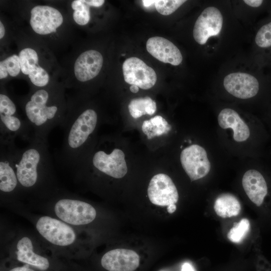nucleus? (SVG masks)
<instances>
[{"label": "nucleus", "mask_w": 271, "mask_h": 271, "mask_svg": "<svg viewBox=\"0 0 271 271\" xmlns=\"http://www.w3.org/2000/svg\"><path fill=\"white\" fill-rule=\"evenodd\" d=\"M242 184L251 201L258 207L262 206L269 194L268 184L264 175L258 170H249L243 175Z\"/></svg>", "instance_id": "nucleus-17"}, {"label": "nucleus", "mask_w": 271, "mask_h": 271, "mask_svg": "<svg viewBox=\"0 0 271 271\" xmlns=\"http://www.w3.org/2000/svg\"><path fill=\"white\" fill-rule=\"evenodd\" d=\"M9 271H35L34 269L30 267V265L27 264L21 266H18L11 269Z\"/></svg>", "instance_id": "nucleus-33"}, {"label": "nucleus", "mask_w": 271, "mask_h": 271, "mask_svg": "<svg viewBox=\"0 0 271 271\" xmlns=\"http://www.w3.org/2000/svg\"><path fill=\"white\" fill-rule=\"evenodd\" d=\"M32 83L35 86L43 87L49 82V76L47 72L42 67L37 66L29 75Z\"/></svg>", "instance_id": "nucleus-30"}, {"label": "nucleus", "mask_w": 271, "mask_h": 271, "mask_svg": "<svg viewBox=\"0 0 271 271\" xmlns=\"http://www.w3.org/2000/svg\"><path fill=\"white\" fill-rule=\"evenodd\" d=\"M103 61L102 55L96 50H90L82 53L74 64V73L77 79L85 82L96 77L102 68Z\"/></svg>", "instance_id": "nucleus-19"}, {"label": "nucleus", "mask_w": 271, "mask_h": 271, "mask_svg": "<svg viewBox=\"0 0 271 271\" xmlns=\"http://www.w3.org/2000/svg\"><path fill=\"white\" fill-rule=\"evenodd\" d=\"M50 94L46 90L35 91L26 102L24 110L34 137L47 140L51 130L61 126L65 115L59 104L51 102Z\"/></svg>", "instance_id": "nucleus-3"}, {"label": "nucleus", "mask_w": 271, "mask_h": 271, "mask_svg": "<svg viewBox=\"0 0 271 271\" xmlns=\"http://www.w3.org/2000/svg\"><path fill=\"white\" fill-rule=\"evenodd\" d=\"M21 70L19 57L13 55L0 62V78L3 79L8 75L15 77Z\"/></svg>", "instance_id": "nucleus-25"}, {"label": "nucleus", "mask_w": 271, "mask_h": 271, "mask_svg": "<svg viewBox=\"0 0 271 271\" xmlns=\"http://www.w3.org/2000/svg\"><path fill=\"white\" fill-rule=\"evenodd\" d=\"M17 148L15 141L0 140L1 195L9 199L20 194L15 167Z\"/></svg>", "instance_id": "nucleus-7"}, {"label": "nucleus", "mask_w": 271, "mask_h": 271, "mask_svg": "<svg viewBox=\"0 0 271 271\" xmlns=\"http://www.w3.org/2000/svg\"><path fill=\"white\" fill-rule=\"evenodd\" d=\"M142 131L148 139L167 134L171 129V126L161 115H156L149 120H145L142 126Z\"/></svg>", "instance_id": "nucleus-22"}, {"label": "nucleus", "mask_w": 271, "mask_h": 271, "mask_svg": "<svg viewBox=\"0 0 271 271\" xmlns=\"http://www.w3.org/2000/svg\"><path fill=\"white\" fill-rule=\"evenodd\" d=\"M225 90L235 97L248 99L255 96L259 91V82L253 75L241 72L227 74L223 79Z\"/></svg>", "instance_id": "nucleus-13"}, {"label": "nucleus", "mask_w": 271, "mask_h": 271, "mask_svg": "<svg viewBox=\"0 0 271 271\" xmlns=\"http://www.w3.org/2000/svg\"><path fill=\"white\" fill-rule=\"evenodd\" d=\"M214 209L219 216L228 218L238 215L241 210V205L234 195L230 193H223L216 198Z\"/></svg>", "instance_id": "nucleus-21"}, {"label": "nucleus", "mask_w": 271, "mask_h": 271, "mask_svg": "<svg viewBox=\"0 0 271 271\" xmlns=\"http://www.w3.org/2000/svg\"><path fill=\"white\" fill-rule=\"evenodd\" d=\"M148 52L158 60L174 66L180 65L183 60L179 49L171 41L160 37L149 38L146 43Z\"/></svg>", "instance_id": "nucleus-18"}, {"label": "nucleus", "mask_w": 271, "mask_h": 271, "mask_svg": "<svg viewBox=\"0 0 271 271\" xmlns=\"http://www.w3.org/2000/svg\"><path fill=\"white\" fill-rule=\"evenodd\" d=\"M91 155V157H85L74 168L80 165L91 166L102 174L115 179L121 178L127 173L125 156L122 150L115 148L107 153L99 150Z\"/></svg>", "instance_id": "nucleus-8"}, {"label": "nucleus", "mask_w": 271, "mask_h": 271, "mask_svg": "<svg viewBox=\"0 0 271 271\" xmlns=\"http://www.w3.org/2000/svg\"><path fill=\"white\" fill-rule=\"evenodd\" d=\"M180 161L191 181L204 177L211 169L206 150L198 145H192L184 149L181 153Z\"/></svg>", "instance_id": "nucleus-9"}, {"label": "nucleus", "mask_w": 271, "mask_h": 271, "mask_svg": "<svg viewBox=\"0 0 271 271\" xmlns=\"http://www.w3.org/2000/svg\"><path fill=\"white\" fill-rule=\"evenodd\" d=\"M250 222L246 218L234 223L227 234L228 238L232 242L239 243L245 237L250 230Z\"/></svg>", "instance_id": "nucleus-27"}, {"label": "nucleus", "mask_w": 271, "mask_h": 271, "mask_svg": "<svg viewBox=\"0 0 271 271\" xmlns=\"http://www.w3.org/2000/svg\"><path fill=\"white\" fill-rule=\"evenodd\" d=\"M15 167L20 194L46 199L59 189L47 140L33 137L25 148H17Z\"/></svg>", "instance_id": "nucleus-1"}, {"label": "nucleus", "mask_w": 271, "mask_h": 271, "mask_svg": "<svg viewBox=\"0 0 271 271\" xmlns=\"http://www.w3.org/2000/svg\"><path fill=\"white\" fill-rule=\"evenodd\" d=\"M122 72L124 81L127 83L143 89L153 87L157 81L154 70L137 57L126 59L122 64Z\"/></svg>", "instance_id": "nucleus-11"}, {"label": "nucleus", "mask_w": 271, "mask_h": 271, "mask_svg": "<svg viewBox=\"0 0 271 271\" xmlns=\"http://www.w3.org/2000/svg\"><path fill=\"white\" fill-rule=\"evenodd\" d=\"M182 271H195L193 266L189 262H185L182 266Z\"/></svg>", "instance_id": "nucleus-34"}, {"label": "nucleus", "mask_w": 271, "mask_h": 271, "mask_svg": "<svg viewBox=\"0 0 271 271\" xmlns=\"http://www.w3.org/2000/svg\"><path fill=\"white\" fill-rule=\"evenodd\" d=\"M21 70L26 75H29L37 66L38 57L35 50L27 48L20 51L19 55Z\"/></svg>", "instance_id": "nucleus-24"}, {"label": "nucleus", "mask_w": 271, "mask_h": 271, "mask_svg": "<svg viewBox=\"0 0 271 271\" xmlns=\"http://www.w3.org/2000/svg\"><path fill=\"white\" fill-rule=\"evenodd\" d=\"M243 2L248 6L256 8L259 7L263 1L260 0H244Z\"/></svg>", "instance_id": "nucleus-32"}, {"label": "nucleus", "mask_w": 271, "mask_h": 271, "mask_svg": "<svg viewBox=\"0 0 271 271\" xmlns=\"http://www.w3.org/2000/svg\"><path fill=\"white\" fill-rule=\"evenodd\" d=\"M20 137L28 142L33 138L26 119L17 113L14 102L6 94H0V140H13Z\"/></svg>", "instance_id": "nucleus-6"}, {"label": "nucleus", "mask_w": 271, "mask_h": 271, "mask_svg": "<svg viewBox=\"0 0 271 271\" xmlns=\"http://www.w3.org/2000/svg\"><path fill=\"white\" fill-rule=\"evenodd\" d=\"M218 122L223 129L231 128L233 131V139L237 142H244L250 136L248 125L232 109H223L218 114Z\"/></svg>", "instance_id": "nucleus-20"}, {"label": "nucleus", "mask_w": 271, "mask_h": 271, "mask_svg": "<svg viewBox=\"0 0 271 271\" xmlns=\"http://www.w3.org/2000/svg\"><path fill=\"white\" fill-rule=\"evenodd\" d=\"M30 25L40 35L56 32L63 22V17L57 9L48 6H37L31 11Z\"/></svg>", "instance_id": "nucleus-14"}, {"label": "nucleus", "mask_w": 271, "mask_h": 271, "mask_svg": "<svg viewBox=\"0 0 271 271\" xmlns=\"http://www.w3.org/2000/svg\"><path fill=\"white\" fill-rule=\"evenodd\" d=\"M96 111L86 108L65 115L61 125L63 141L60 158L73 169L88 154L87 145L98 124Z\"/></svg>", "instance_id": "nucleus-2"}, {"label": "nucleus", "mask_w": 271, "mask_h": 271, "mask_svg": "<svg viewBox=\"0 0 271 271\" xmlns=\"http://www.w3.org/2000/svg\"><path fill=\"white\" fill-rule=\"evenodd\" d=\"M101 264L108 271H134L139 266L140 256L133 250L116 248L106 252Z\"/></svg>", "instance_id": "nucleus-16"}, {"label": "nucleus", "mask_w": 271, "mask_h": 271, "mask_svg": "<svg viewBox=\"0 0 271 271\" xmlns=\"http://www.w3.org/2000/svg\"><path fill=\"white\" fill-rule=\"evenodd\" d=\"M130 90L132 93H137L139 91V87L136 85H132L130 86Z\"/></svg>", "instance_id": "nucleus-38"}, {"label": "nucleus", "mask_w": 271, "mask_h": 271, "mask_svg": "<svg viewBox=\"0 0 271 271\" xmlns=\"http://www.w3.org/2000/svg\"><path fill=\"white\" fill-rule=\"evenodd\" d=\"M71 7L74 10L73 19L79 25L87 24L90 18L89 6L84 0H75L71 4Z\"/></svg>", "instance_id": "nucleus-26"}, {"label": "nucleus", "mask_w": 271, "mask_h": 271, "mask_svg": "<svg viewBox=\"0 0 271 271\" xmlns=\"http://www.w3.org/2000/svg\"><path fill=\"white\" fill-rule=\"evenodd\" d=\"M17 259L29 265L33 266L40 270L49 268L48 259L35 251L36 244L30 236L27 235L19 236L12 246Z\"/></svg>", "instance_id": "nucleus-15"}, {"label": "nucleus", "mask_w": 271, "mask_h": 271, "mask_svg": "<svg viewBox=\"0 0 271 271\" xmlns=\"http://www.w3.org/2000/svg\"><path fill=\"white\" fill-rule=\"evenodd\" d=\"M143 5L145 7H150L152 5H154L155 3V1H151V0H144L142 1Z\"/></svg>", "instance_id": "nucleus-35"}, {"label": "nucleus", "mask_w": 271, "mask_h": 271, "mask_svg": "<svg viewBox=\"0 0 271 271\" xmlns=\"http://www.w3.org/2000/svg\"><path fill=\"white\" fill-rule=\"evenodd\" d=\"M255 42L261 48L271 46V22L259 29L256 34Z\"/></svg>", "instance_id": "nucleus-29"}, {"label": "nucleus", "mask_w": 271, "mask_h": 271, "mask_svg": "<svg viewBox=\"0 0 271 271\" xmlns=\"http://www.w3.org/2000/svg\"><path fill=\"white\" fill-rule=\"evenodd\" d=\"M84 2L89 7H99L103 5L105 1L103 0H85Z\"/></svg>", "instance_id": "nucleus-31"}, {"label": "nucleus", "mask_w": 271, "mask_h": 271, "mask_svg": "<svg viewBox=\"0 0 271 271\" xmlns=\"http://www.w3.org/2000/svg\"><path fill=\"white\" fill-rule=\"evenodd\" d=\"M35 226L43 239L54 248L70 249L78 242V229L56 217L41 216Z\"/></svg>", "instance_id": "nucleus-5"}, {"label": "nucleus", "mask_w": 271, "mask_h": 271, "mask_svg": "<svg viewBox=\"0 0 271 271\" xmlns=\"http://www.w3.org/2000/svg\"><path fill=\"white\" fill-rule=\"evenodd\" d=\"M55 217L78 229L92 223L97 212L90 203L59 189L48 198Z\"/></svg>", "instance_id": "nucleus-4"}, {"label": "nucleus", "mask_w": 271, "mask_h": 271, "mask_svg": "<svg viewBox=\"0 0 271 271\" xmlns=\"http://www.w3.org/2000/svg\"><path fill=\"white\" fill-rule=\"evenodd\" d=\"M148 195L153 204L161 206L175 204L179 199L176 186L171 178L165 174H157L151 179Z\"/></svg>", "instance_id": "nucleus-12"}, {"label": "nucleus", "mask_w": 271, "mask_h": 271, "mask_svg": "<svg viewBox=\"0 0 271 271\" xmlns=\"http://www.w3.org/2000/svg\"><path fill=\"white\" fill-rule=\"evenodd\" d=\"M223 18L220 10L215 7H208L199 15L195 23L193 35L200 45L206 43L208 39L217 36L221 32Z\"/></svg>", "instance_id": "nucleus-10"}, {"label": "nucleus", "mask_w": 271, "mask_h": 271, "mask_svg": "<svg viewBox=\"0 0 271 271\" xmlns=\"http://www.w3.org/2000/svg\"><path fill=\"white\" fill-rule=\"evenodd\" d=\"M156 103L149 96L132 99L128 105L129 112L134 118L143 115H152L156 110Z\"/></svg>", "instance_id": "nucleus-23"}, {"label": "nucleus", "mask_w": 271, "mask_h": 271, "mask_svg": "<svg viewBox=\"0 0 271 271\" xmlns=\"http://www.w3.org/2000/svg\"><path fill=\"white\" fill-rule=\"evenodd\" d=\"M186 2L183 0H157L155 7L159 13L167 16L173 13Z\"/></svg>", "instance_id": "nucleus-28"}, {"label": "nucleus", "mask_w": 271, "mask_h": 271, "mask_svg": "<svg viewBox=\"0 0 271 271\" xmlns=\"http://www.w3.org/2000/svg\"><path fill=\"white\" fill-rule=\"evenodd\" d=\"M5 34V29L2 22H0V38L2 39Z\"/></svg>", "instance_id": "nucleus-37"}, {"label": "nucleus", "mask_w": 271, "mask_h": 271, "mask_svg": "<svg viewBox=\"0 0 271 271\" xmlns=\"http://www.w3.org/2000/svg\"><path fill=\"white\" fill-rule=\"evenodd\" d=\"M176 210V206L175 204H171L168 206L167 211L168 213L171 214L174 213Z\"/></svg>", "instance_id": "nucleus-36"}]
</instances>
